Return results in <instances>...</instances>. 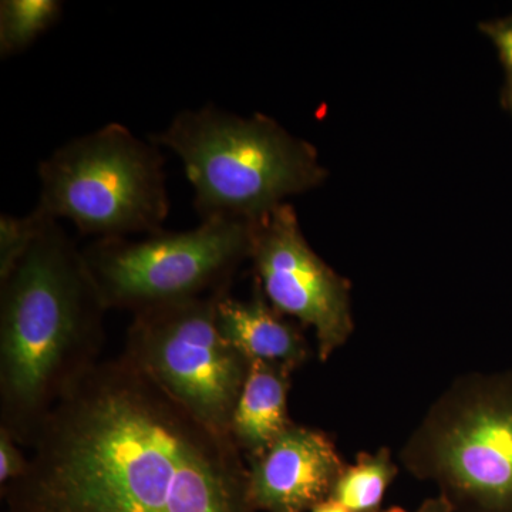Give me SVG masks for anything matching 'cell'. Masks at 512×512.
<instances>
[{"label": "cell", "mask_w": 512, "mask_h": 512, "mask_svg": "<svg viewBox=\"0 0 512 512\" xmlns=\"http://www.w3.org/2000/svg\"><path fill=\"white\" fill-rule=\"evenodd\" d=\"M8 512H256L248 464L128 357L100 360L47 414Z\"/></svg>", "instance_id": "6da1fadb"}, {"label": "cell", "mask_w": 512, "mask_h": 512, "mask_svg": "<svg viewBox=\"0 0 512 512\" xmlns=\"http://www.w3.org/2000/svg\"><path fill=\"white\" fill-rule=\"evenodd\" d=\"M107 311L83 249L46 215L0 279V429L19 446H32L60 397L100 362Z\"/></svg>", "instance_id": "7a4b0ae2"}, {"label": "cell", "mask_w": 512, "mask_h": 512, "mask_svg": "<svg viewBox=\"0 0 512 512\" xmlns=\"http://www.w3.org/2000/svg\"><path fill=\"white\" fill-rule=\"evenodd\" d=\"M148 138L180 158L201 220L256 221L328 178L316 148L264 114L207 104Z\"/></svg>", "instance_id": "3957f363"}, {"label": "cell", "mask_w": 512, "mask_h": 512, "mask_svg": "<svg viewBox=\"0 0 512 512\" xmlns=\"http://www.w3.org/2000/svg\"><path fill=\"white\" fill-rule=\"evenodd\" d=\"M453 512H512V370L458 376L399 454Z\"/></svg>", "instance_id": "277c9868"}, {"label": "cell", "mask_w": 512, "mask_h": 512, "mask_svg": "<svg viewBox=\"0 0 512 512\" xmlns=\"http://www.w3.org/2000/svg\"><path fill=\"white\" fill-rule=\"evenodd\" d=\"M163 148L109 123L56 148L39 165L35 208L96 239L154 235L170 214Z\"/></svg>", "instance_id": "5b68a950"}, {"label": "cell", "mask_w": 512, "mask_h": 512, "mask_svg": "<svg viewBox=\"0 0 512 512\" xmlns=\"http://www.w3.org/2000/svg\"><path fill=\"white\" fill-rule=\"evenodd\" d=\"M254 222L210 218L188 231H161L141 241L96 239L83 255L106 308L136 313L229 292L251 259Z\"/></svg>", "instance_id": "8992f818"}, {"label": "cell", "mask_w": 512, "mask_h": 512, "mask_svg": "<svg viewBox=\"0 0 512 512\" xmlns=\"http://www.w3.org/2000/svg\"><path fill=\"white\" fill-rule=\"evenodd\" d=\"M224 293L133 313L123 355L202 423L229 434L251 363L218 329Z\"/></svg>", "instance_id": "52a82bcc"}, {"label": "cell", "mask_w": 512, "mask_h": 512, "mask_svg": "<svg viewBox=\"0 0 512 512\" xmlns=\"http://www.w3.org/2000/svg\"><path fill=\"white\" fill-rule=\"evenodd\" d=\"M249 261L254 281L276 311L313 330L320 362L352 338V285L313 251L292 204L254 222Z\"/></svg>", "instance_id": "ba28073f"}, {"label": "cell", "mask_w": 512, "mask_h": 512, "mask_svg": "<svg viewBox=\"0 0 512 512\" xmlns=\"http://www.w3.org/2000/svg\"><path fill=\"white\" fill-rule=\"evenodd\" d=\"M247 464L256 512H311L330 498L346 467L329 434L296 423Z\"/></svg>", "instance_id": "9c48e42d"}, {"label": "cell", "mask_w": 512, "mask_h": 512, "mask_svg": "<svg viewBox=\"0 0 512 512\" xmlns=\"http://www.w3.org/2000/svg\"><path fill=\"white\" fill-rule=\"evenodd\" d=\"M217 325L222 338L249 363H274L295 372L311 357L301 325L276 311L256 281L249 299L229 292L218 299Z\"/></svg>", "instance_id": "30bf717a"}, {"label": "cell", "mask_w": 512, "mask_h": 512, "mask_svg": "<svg viewBox=\"0 0 512 512\" xmlns=\"http://www.w3.org/2000/svg\"><path fill=\"white\" fill-rule=\"evenodd\" d=\"M292 370L274 363L252 362L239 394L229 436L245 460L258 457L295 421L289 416Z\"/></svg>", "instance_id": "8fae6325"}, {"label": "cell", "mask_w": 512, "mask_h": 512, "mask_svg": "<svg viewBox=\"0 0 512 512\" xmlns=\"http://www.w3.org/2000/svg\"><path fill=\"white\" fill-rule=\"evenodd\" d=\"M399 476V464L392 451L380 447L375 453L357 454L355 463L346 464L330 498L349 512H383V501L390 485Z\"/></svg>", "instance_id": "7c38bea8"}, {"label": "cell", "mask_w": 512, "mask_h": 512, "mask_svg": "<svg viewBox=\"0 0 512 512\" xmlns=\"http://www.w3.org/2000/svg\"><path fill=\"white\" fill-rule=\"evenodd\" d=\"M59 0H2L0 2V56L28 49L62 16Z\"/></svg>", "instance_id": "4fadbf2b"}, {"label": "cell", "mask_w": 512, "mask_h": 512, "mask_svg": "<svg viewBox=\"0 0 512 512\" xmlns=\"http://www.w3.org/2000/svg\"><path fill=\"white\" fill-rule=\"evenodd\" d=\"M45 220L46 215L37 208L23 217L0 215V279L28 252Z\"/></svg>", "instance_id": "5bb4252c"}, {"label": "cell", "mask_w": 512, "mask_h": 512, "mask_svg": "<svg viewBox=\"0 0 512 512\" xmlns=\"http://www.w3.org/2000/svg\"><path fill=\"white\" fill-rule=\"evenodd\" d=\"M481 32L490 37L497 47L498 57L504 67L505 82L501 90V106L512 116V16L480 25Z\"/></svg>", "instance_id": "9a60e30c"}, {"label": "cell", "mask_w": 512, "mask_h": 512, "mask_svg": "<svg viewBox=\"0 0 512 512\" xmlns=\"http://www.w3.org/2000/svg\"><path fill=\"white\" fill-rule=\"evenodd\" d=\"M29 466V458L20 451L19 444L8 433L0 429V484H6L18 480L26 473Z\"/></svg>", "instance_id": "2e32d148"}, {"label": "cell", "mask_w": 512, "mask_h": 512, "mask_svg": "<svg viewBox=\"0 0 512 512\" xmlns=\"http://www.w3.org/2000/svg\"><path fill=\"white\" fill-rule=\"evenodd\" d=\"M383 512H453L451 505L447 503L446 498L437 495V497L427 498L414 511H407L400 507H390Z\"/></svg>", "instance_id": "e0dca14e"}, {"label": "cell", "mask_w": 512, "mask_h": 512, "mask_svg": "<svg viewBox=\"0 0 512 512\" xmlns=\"http://www.w3.org/2000/svg\"><path fill=\"white\" fill-rule=\"evenodd\" d=\"M311 512H349L346 510L343 505H340L338 501L332 500V498H328V500L323 501L316 505L315 508Z\"/></svg>", "instance_id": "ac0fdd59"}]
</instances>
